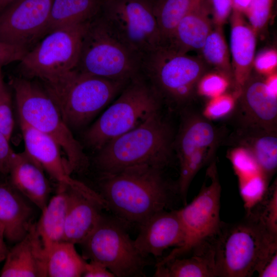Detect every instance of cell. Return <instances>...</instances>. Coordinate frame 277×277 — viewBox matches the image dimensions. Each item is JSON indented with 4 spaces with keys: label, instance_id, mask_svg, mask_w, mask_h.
I'll list each match as a JSON object with an SVG mask.
<instances>
[{
    "label": "cell",
    "instance_id": "cell-43",
    "mask_svg": "<svg viewBox=\"0 0 277 277\" xmlns=\"http://www.w3.org/2000/svg\"><path fill=\"white\" fill-rule=\"evenodd\" d=\"M252 0H232L233 9L244 13L250 6Z\"/></svg>",
    "mask_w": 277,
    "mask_h": 277
},
{
    "label": "cell",
    "instance_id": "cell-2",
    "mask_svg": "<svg viewBox=\"0 0 277 277\" xmlns=\"http://www.w3.org/2000/svg\"><path fill=\"white\" fill-rule=\"evenodd\" d=\"M173 139L160 111L106 144L97 151L95 163L101 174L142 165L164 168L171 159Z\"/></svg>",
    "mask_w": 277,
    "mask_h": 277
},
{
    "label": "cell",
    "instance_id": "cell-25",
    "mask_svg": "<svg viewBox=\"0 0 277 277\" xmlns=\"http://www.w3.org/2000/svg\"><path fill=\"white\" fill-rule=\"evenodd\" d=\"M189 256L176 258L163 263L156 264V277L217 276L214 251L211 241L193 249Z\"/></svg>",
    "mask_w": 277,
    "mask_h": 277
},
{
    "label": "cell",
    "instance_id": "cell-3",
    "mask_svg": "<svg viewBox=\"0 0 277 277\" xmlns=\"http://www.w3.org/2000/svg\"><path fill=\"white\" fill-rule=\"evenodd\" d=\"M211 242L217 276L249 277L262 260L277 248V234L247 213L238 222L222 223Z\"/></svg>",
    "mask_w": 277,
    "mask_h": 277
},
{
    "label": "cell",
    "instance_id": "cell-34",
    "mask_svg": "<svg viewBox=\"0 0 277 277\" xmlns=\"http://www.w3.org/2000/svg\"><path fill=\"white\" fill-rule=\"evenodd\" d=\"M272 0H252L244 13L257 34L267 24L271 13Z\"/></svg>",
    "mask_w": 277,
    "mask_h": 277
},
{
    "label": "cell",
    "instance_id": "cell-28",
    "mask_svg": "<svg viewBox=\"0 0 277 277\" xmlns=\"http://www.w3.org/2000/svg\"><path fill=\"white\" fill-rule=\"evenodd\" d=\"M45 250L47 276H82L87 262L77 252L75 244L62 241Z\"/></svg>",
    "mask_w": 277,
    "mask_h": 277
},
{
    "label": "cell",
    "instance_id": "cell-38",
    "mask_svg": "<svg viewBox=\"0 0 277 277\" xmlns=\"http://www.w3.org/2000/svg\"><path fill=\"white\" fill-rule=\"evenodd\" d=\"M29 49L0 41V66L20 62Z\"/></svg>",
    "mask_w": 277,
    "mask_h": 277
},
{
    "label": "cell",
    "instance_id": "cell-11",
    "mask_svg": "<svg viewBox=\"0 0 277 277\" xmlns=\"http://www.w3.org/2000/svg\"><path fill=\"white\" fill-rule=\"evenodd\" d=\"M221 186L215 161H212L205 174L200 191L194 199L177 210L184 230L182 244L175 247L157 264L183 256L212 240L219 231Z\"/></svg>",
    "mask_w": 277,
    "mask_h": 277
},
{
    "label": "cell",
    "instance_id": "cell-30",
    "mask_svg": "<svg viewBox=\"0 0 277 277\" xmlns=\"http://www.w3.org/2000/svg\"><path fill=\"white\" fill-rule=\"evenodd\" d=\"M200 51L204 62L225 75L234 85L230 52L222 27L213 26Z\"/></svg>",
    "mask_w": 277,
    "mask_h": 277
},
{
    "label": "cell",
    "instance_id": "cell-13",
    "mask_svg": "<svg viewBox=\"0 0 277 277\" xmlns=\"http://www.w3.org/2000/svg\"><path fill=\"white\" fill-rule=\"evenodd\" d=\"M182 114L173 150L180 167L176 189L185 201L191 181L203 166L212 161L222 137L221 131L203 115L186 109Z\"/></svg>",
    "mask_w": 277,
    "mask_h": 277
},
{
    "label": "cell",
    "instance_id": "cell-27",
    "mask_svg": "<svg viewBox=\"0 0 277 277\" xmlns=\"http://www.w3.org/2000/svg\"><path fill=\"white\" fill-rule=\"evenodd\" d=\"M101 4V0H53L46 34L90 21L98 13Z\"/></svg>",
    "mask_w": 277,
    "mask_h": 277
},
{
    "label": "cell",
    "instance_id": "cell-42",
    "mask_svg": "<svg viewBox=\"0 0 277 277\" xmlns=\"http://www.w3.org/2000/svg\"><path fill=\"white\" fill-rule=\"evenodd\" d=\"M267 89L272 95L277 96V73L276 71L267 75L265 78Z\"/></svg>",
    "mask_w": 277,
    "mask_h": 277
},
{
    "label": "cell",
    "instance_id": "cell-44",
    "mask_svg": "<svg viewBox=\"0 0 277 277\" xmlns=\"http://www.w3.org/2000/svg\"><path fill=\"white\" fill-rule=\"evenodd\" d=\"M5 239L3 229L0 226V263L5 260L9 250Z\"/></svg>",
    "mask_w": 277,
    "mask_h": 277
},
{
    "label": "cell",
    "instance_id": "cell-18",
    "mask_svg": "<svg viewBox=\"0 0 277 277\" xmlns=\"http://www.w3.org/2000/svg\"><path fill=\"white\" fill-rule=\"evenodd\" d=\"M1 277H46L47 252L35 222L26 235L9 249Z\"/></svg>",
    "mask_w": 277,
    "mask_h": 277
},
{
    "label": "cell",
    "instance_id": "cell-40",
    "mask_svg": "<svg viewBox=\"0 0 277 277\" xmlns=\"http://www.w3.org/2000/svg\"><path fill=\"white\" fill-rule=\"evenodd\" d=\"M14 151L10 145V139L0 132V173L8 175Z\"/></svg>",
    "mask_w": 277,
    "mask_h": 277
},
{
    "label": "cell",
    "instance_id": "cell-39",
    "mask_svg": "<svg viewBox=\"0 0 277 277\" xmlns=\"http://www.w3.org/2000/svg\"><path fill=\"white\" fill-rule=\"evenodd\" d=\"M256 272L260 277L277 276V249L271 251L262 260Z\"/></svg>",
    "mask_w": 277,
    "mask_h": 277
},
{
    "label": "cell",
    "instance_id": "cell-41",
    "mask_svg": "<svg viewBox=\"0 0 277 277\" xmlns=\"http://www.w3.org/2000/svg\"><path fill=\"white\" fill-rule=\"evenodd\" d=\"M82 276L114 277V275L103 264L94 261L87 262Z\"/></svg>",
    "mask_w": 277,
    "mask_h": 277
},
{
    "label": "cell",
    "instance_id": "cell-29",
    "mask_svg": "<svg viewBox=\"0 0 277 277\" xmlns=\"http://www.w3.org/2000/svg\"><path fill=\"white\" fill-rule=\"evenodd\" d=\"M203 0H155L154 12L162 44H167L180 21Z\"/></svg>",
    "mask_w": 277,
    "mask_h": 277
},
{
    "label": "cell",
    "instance_id": "cell-1",
    "mask_svg": "<svg viewBox=\"0 0 277 277\" xmlns=\"http://www.w3.org/2000/svg\"><path fill=\"white\" fill-rule=\"evenodd\" d=\"M164 168L142 165L101 174L100 194L121 220L141 224L165 209L171 199L172 188Z\"/></svg>",
    "mask_w": 277,
    "mask_h": 277
},
{
    "label": "cell",
    "instance_id": "cell-33",
    "mask_svg": "<svg viewBox=\"0 0 277 277\" xmlns=\"http://www.w3.org/2000/svg\"><path fill=\"white\" fill-rule=\"evenodd\" d=\"M238 95L224 93L210 98L205 107L203 115L209 120L223 117L232 112L236 102Z\"/></svg>",
    "mask_w": 277,
    "mask_h": 277
},
{
    "label": "cell",
    "instance_id": "cell-14",
    "mask_svg": "<svg viewBox=\"0 0 277 277\" xmlns=\"http://www.w3.org/2000/svg\"><path fill=\"white\" fill-rule=\"evenodd\" d=\"M52 1H13L0 13V41L29 50L46 34Z\"/></svg>",
    "mask_w": 277,
    "mask_h": 277
},
{
    "label": "cell",
    "instance_id": "cell-36",
    "mask_svg": "<svg viewBox=\"0 0 277 277\" xmlns=\"http://www.w3.org/2000/svg\"><path fill=\"white\" fill-rule=\"evenodd\" d=\"M277 52L274 49L264 50L254 56L253 68L258 74L268 75L276 72Z\"/></svg>",
    "mask_w": 277,
    "mask_h": 277
},
{
    "label": "cell",
    "instance_id": "cell-15",
    "mask_svg": "<svg viewBox=\"0 0 277 277\" xmlns=\"http://www.w3.org/2000/svg\"><path fill=\"white\" fill-rule=\"evenodd\" d=\"M232 112L236 127L277 131V96L269 92L260 74L251 73L239 91Z\"/></svg>",
    "mask_w": 277,
    "mask_h": 277
},
{
    "label": "cell",
    "instance_id": "cell-6",
    "mask_svg": "<svg viewBox=\"0 0 277 277\" xmlns=\"http://www.w3.org/2000/svg\"><path fill=\"white\" fill-rule=\"evenodd\" d=\"M162 105L156 92L141 71L125 85L118 97L85 132V142L98 151L109 141L160 111Z\"/></svg>",
    "mask_w": 277,
    "mask_h": 277
},
{
    "label": "cell",
    "instance_id": "cell-12",
    "mask_svg": "<svg viewBox=\"0 0 277 277\" xmlns=\"http://www.w3.org/2000/svg\"><path fill=\"white\" fill-rule=\"evenodd\" d=\"M80 245L83 257L99 262L117 277L142 276L147 257L118 221L102 215L96 226Z\"/></svg>",
    "mask_w": 277,
    "mask_h": 277
},
{
    "label": "cell",
    "instance_id": "cell-20",
    "mask_svg": "<svg viewBox=\"0 0 277 277\" xmlns=\"http://www.w3.org/2000/svg\"><path fill=\"white\" fill-rule=\"evenodd\" d=\"M8 175L9 182L41 211L51 192L50 183L41 166L25 151L14 152Z\"/></svg>",
    "mask_w": 277,
    "mask_h": 277
},
{
    "label": "cell",
    "instance_id": "cell-35",
    "mask_svg": "<svg viewBox=\"0 0 277 277\" xmlns=\"http://www.w3.org/2000/svg\"><path fill=\"white\" fill-rule=\"evenodd\" d=\"M11 95L3 83H0V132L10 140L14 129Z\"/></svg>",
    "mask_w": 277,
    "mask_h": 277
},
{
    "label": "cell",
    "instance_id": "cell-19",
    "mask_svg": "<svg viewBox=\"0 0 277 277\" xmlns=\"http://www.w3.org/2000/svg\"><path fill=\"white\" fill-rule=\"evenodd\" d=\"M34 206L9 181L0 180V226L8 242L15 244L29 231L35 223Z\"/></svg>",
    "mask_w": 277,
    "mask_h": 277
},
{
    "label": "cell",
    "instance_id": "cell-37",
    "mask_svg": "<svg viewBox=\"0 0 277 277\" xmlns=\"http://www.w3.org/2000/svg\"><path fill=\"white\" fill-rule=\"evenodd\" d=\"M214 26L222 27L230 17L232 0H207Z\"/></svg>",
    "mask_w": 277,
    "mask_h": 277
},
{
    "label": "cell",
    "instance_id": "cell-21",
    "mask_svg": "<svg viewBox=\"0 0 277 277\" xmlns=\"http://www.w3.org/2000/svg\"><path fill=\"white\" fill-rule=\"evenodd\" d=\"M230 20V55L235 92L239 91L252 73L256 33L243 13L232 9Z\"/></svg>",
    "mask_w": 277,
    "mask_h": 277
},
{
    "label": "cell",
    "instance_id": "cell-8",
    "mask_svg": "<svg viewBox=\"0 0 277 277\" xmlns=\"http://www.w3.org/2000/svg\"><path fill=\"white\" fill-rule=\"evenodd\" d=\"M128 82L75 71L59 83L46 87V90L69 127L78 129L91 121Z\"/></svg>",
    "mask_w": 277,
    "mask_h": 277
},
{
    "label": "cell",
    "instance_id": "cell-10",
    "mask_svg": "<svg viewBox=\"0 0 277 277\" xmlns=\"http://www.w3.org/2000/svg\"><path fill=\"white\" fill-rule=\"evenodd\" d=\"M155 0H101L99 15L115 36L141 60L162 44Z\"/></svg>",
    "mask_w": 277,
    "mask_h": 277
},
{
    "label": "cell",
    "instance_id": "cell-16",
    "mask_svg": "<svg viewBox=\"0 0 277 277\" xmlns=\"http://www.w3.org/2000/svg\"><path fill=\"white\" fill-rule=\"evenodd\" d=\"M19 123L24 142V151L58 183L59 187L70 188L93 200L100 199L98 193L71 177L66 160L61 155V149L53 139Z\"/></svg>",
    "mask_w": 277,
    "mask_h": 277
},
{
    "label": "cell",
    "instance_id": "cell-7",
    "mask_svg": "<svg viewBox=\"0 0 277 277\" xmlns=\"http://www.w3.org/2000/svg\"><path fill=\"white\" fill-rule=\"evenodd\" d=\"M141 62L98 13L89 21L82 38L76 71L128 82L141 72Z\"/></svg>",
    "mask_w": 277,
    "mask_h": 277
},
{
    "label": "cell",
    "instance_id": "cell-23",
    "mask_svg": "<svg viewBox=\"0 0 277 277\" xmlns=\"http://www.w3.org/2000/svg\"><path fill=\"white\" fill-rule=\"evenodd\" d=\"M69 205L65 219L64 241L80 244L99 222L104 206L81 193L68 188Z\"/></svg>",
    "mask_w": 277,
    "mask_h": 277
},
{
    "label": "cell",
    "instance_id": "cell-46",
    "mask_svg": "<svg viewBox=\"0 0 277 277\" xmlns=\"http://www.w3.org/2000/svg\"><path fill=\"white\" fill-rule=\"evenodd\" d=\"M1 66H0L1 67ZM2 82V78H1V74H0V83Z\"/></svg>",
    "mask_w": 277,
    "mask_h": 277
},
{
    "label": "cell",
    "instance_id": "cell-4",
    "mask_svg": "<svg viewBox=\"0 0 277 277\" xmlns=\"http://www.w3.org/2000/svg\"><path fill=\"white\" fill-rule=\"evenodd\" d=\"M209 68L201 57L180 52L167 44L146 54L141 62V71L162 104L172 110L187 109L196 96L200 80Z\"/></svg>",
    "mask_w": 277,
    "mask_h": 277
},
{
    "label": "cell",
    "instance_id": "cell-22",
    "mask_svg": "<svg viewBox=\"0 0 277 277\" xmlns=\"http://www.w3.org/2000/svg\"><path fill=\"white\" fill-rule=\"evenodd\" d=\"M228 143L247 151L269 182L277 167V131L255 127H236Z\"/></svg>",
    "mask_w": 277,
    "mask_h": 277
},
{
    "label": "cell",
    "instance_id": "cell-32",
    "mask_svg": "<svg viewBox=\"0 0 277 277\" xmlns=\"http://www.w3.org/2000/svg\"><path fill=\"white\" fill-rule=\"evenodd\" d=\"M230 84V80L224 74L215 70L209 71L200 80L197 93L212 98L225 93Z\"/></svg>",
    "mask_w": 277,
    "mask_h": 277
},
{
    "label": "cell",
    "instance_id": "cell-26",
    "mask_svg": "<svg viewBox=\"0 0 277 277\" xmlns=\"http://www.w3.org/2000/svg\"><path fill=\"white\" fill-rule=\"evenodd\" d=\"M69 205L68 187H59L57 194L49 200L35 222L36 230L45 249L64 241L65 219Z\"/></svg>",
    "mask_w": 277,
    "mask_h": 277
},
{
    "label": "cell",
    "instance_id": "cell-31",
    "mask_svg": "<svg viewBox=\"0 0 277 277\" xmlns=\"http://www.w3.org/2000/svg\"><path fill=\"white\" fill-rule=\"evenodd\" d=\"M259 220L272 233L277 234V187L276 181L267 188L262 199L247 211Z\"/></svg>",
    "mask_w": 277,
    "mask_h": 277
},
{
    "label": "cell",
    "instance_id": "cell-45",
    "mask_svg": "<svg viewBox=\"0 0 277 277\" xmlns=\"http://www.w3.org/2000/svg\"><path fill=\"white\" fill-rule=\"evenodd\" d=\"M14 0H0V13Z\"/></svg>",
    "mask_w": 277,
    "mask_h": 277
},
{
    "label": "cell",
    "instance_id": "cell-17",
    "mask_svg": "<svg viewBox=\"0 0 277 277\" xmlns=\"http://www.w3.org/2000/svg\"><path fill=\"white\" fill-rule=\"evenodd\" d=\"M139 226L140 232L134 243L146 257L161 256L167 248L180 246L183 242L184 230L177 210L159 211Z\"/></svg>",
    "mask_w": 277,
    "mask_h": 277
},
{
    "label": "cell",
    "instance_id": "cell-24",
    "mask_svg": "<svg viewBox=\"0 0 277 277\" xmlns=\"http://www.w3.org/2000/svg\"><path fill=\"white\" fill-rule=\"evenodd\" d=\"M213 26L207 0H203L180 21L166 44L184 53L200 51Z\"/></svg>",
    "mask_w": 277,
    "mask_h": 277
},
{
    "label": "cell",
    "instance_id": "cell-5",
    "mask_svg": "<svg viewBox=\"0 0 277 277\" xmlns=\"http://www.w3.org/2000/svg\"><path fill=\"white\" fill-rule=\"evenodd\" d=\"M19 122L53 139L64 152L68 171H83L88 160L47 91L30 81H12Z\"/></svg>",
    "mask_w": 277,
    "mask_h": 277
},
{
    "label": "cell",
    "instance_id": "cell-9",
    "mask_svg": "<svg viewBox=\"0 0 277 277\" xmlns=\"http://www.w3.org/2000/svg\"><path fill=\"white\" fill-rule=\"evenodd\" d=\"M89 21L48 32L19 62L23 73L49 86L76 71L82 38Z\"/></svg>",
    "mask_w": 277,
    "mask_h": 277
}]
</instances>
